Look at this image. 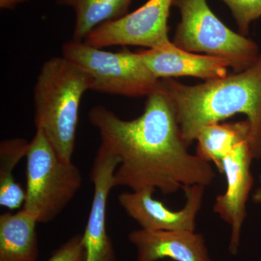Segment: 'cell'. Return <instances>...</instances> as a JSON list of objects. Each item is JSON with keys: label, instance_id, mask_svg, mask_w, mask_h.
Here are the masks:
<instances>
[{"label": "cell", "instance_id": "19", "mask_svg": "<svg viewBox=\"0 0 261 261\" xmlns=\"http://www.w3.org/2000/svg\"><path fill=\"white\" fill-rule=\"evenodd\" d=\"M28 0H0V8L2 9H13L16 5Z\"/></svg>", "mask_w": 261, "mask_h": 261}, {"label": "cell", "instance_id": "12", "mask_svg": "<svg viewBox=\"0 0 261 261\" xmlns=\"http://www.w3.org/2000/svg\"><path fill=\"white\" fill-rule=\"evenodd\" d=\"M141 54L149 69L159 80L192 76L207 82L226 76L230 67L221 58L184 50L171 42L141 51Z\"/></svg>", "mask_w": 261, "mask_h": 261}, {"label": "cell", "instance_id": "6", "mask_svg": "<svg viewBox=\"0 0 261 261\" xmlns=\"http://www.w3.org/2000/svg\"><path fill=\"white\" fill-rule=\"evenodd\" d=\"M62 56L88 75L91 90L102 93L148 97L161 82L149 69L141 53L128 49L111 53L72 39L63 44Z\"/></svg>", "mask_w": 261, "mask_h": 261}, {"label": "cell", "instance_id": "8", "mask_svg": "<svg viewBox=\"0 0 261 261\" xmlns=\"http://www.w3.org/2000/svg\"><path fill=\"white\" fill-rule=\"evenodd\" d=\"M119 160L100 145L90 172L94 192L88 220L82 236L85 248L84 261H117L112 240L106 228L108 197L114 187V173Z\"/></svg>", "mask_w": 261, "mask_h": 261}, {"label": "cell", "instance_id": "1", "mask_svg": "<svg viewBox=\"0 0 261 261\" xmlns=\"http://www.w3.org/2000/svg\"><path fill=\"white\" fill-rule=\"evenodd\" d=\"M147 97L143 113L129 121L102 106L89 111L101 145L119 160L114 187L171 195L194 185H211L216 178L214 168L187 150L174 106L161 80Z\"/></svg>", "mask_w": 261, "mask_h": 261}, {"label": "cell", "instance_id": "2", "mask_svg": "<svg viewBox=\"0 0 261 261\" xmlns=\"http://www.w3.org/2000/svg\"><path fill=\"white\" fill-rule=\"evenodd\" d=\"M161 82L172 100L187 145L207 125L244 114L250 124L252 158L261 159V55L250 68L224 78L195 86L171 80Z\"/></svg>", "mask_w": 261, "mask_h": 261}, {"label": "cell", "instance_id": "7", "mask_svg": "<svg viewBox=\"0 0 261 261\" xmlns=\"http://www.w3.org/2000/svg\"><path fill=\"white\" fill-rule=\"evenodd\" d=\"M174 0H148L121 18L101 24L83 41L92 47L140 46L154 48L171 42L168 18Z\"/></svg>", "mask_w": 261, "mask_h": 261}, {"label": "cell", "instance_id": "13", "mask_svg": "<svg viewBox=\"0 0 261 261\" xmlns=\"http://www.w3.org/2000/svg\"><path fill=\"white\" fill-rule=\"evenodd\" d=\"M37 224L36 215L23 207L0 215V261H37Z\"/></svg>", "mask_w": 261, "mask_h": 261}, {"label": "cell", "instance_id": "16", "mask_svg": "<svg viewBox=\"0 0 261 261\" xmlns=\"http://www.w3.org/2000/svg\"><path fill=\"white\" fill-rule=\"evenodd\" d=\"M30 142L23 138L8 139L0 143V205L14 211L24 205L25 191L15 181L13 171L25 158Z\"/></svg>", "mask_w": 261, "mask_h": 261}, {"label": "cell", "instance_id": "11", "mask_svg": "<svg viewBox=\"0 0 261 261\" xmlns=\"http://www.w3.org/2000/svg\"><path fill=\"white\" fill-rule=\"evenodd\" d=\"M136 250L135 261H212L205 238L195 231L139 229L128 235Z\"/></svg>", "mask_w": 261, "mask_h": 261}, {"label": "cell", "instance_id": "15", "mask_svg": "<svg viewBox=\"0 0 261 261\" xmlns=\"http://www.w3.org/2000/svg\"><path fill=\"white\" fill-rule=\"evenodd\" d=\"M132 0H56L61 6L74 10L75 23L73 39L84 41L89 33L101 24L126 15Z\"/></svg>", "mask_w": 261, "mask_h": 261}, {"label": "cell", "instance_id": "4", "mask_svg": "<svg viewBox=\"0 0 261 261\" xmlns=\"http://www.w3.org/2000/svg\"><path fill=\"white\" fill-rule=\"evenodd\" d=\"M27 189L23 208L39 223L56 219L74 198L82 185L80 168L63 159L42 130L37 129L27 156Z\"/></svg>", "mask_w": 261, "mask_h": 261}, {"label": "cell", "instance_id": "18", "mask_svg": "<svg viewBox=\"0 0 261 261\" xmlns=\"http://www.w3.org/2000/svg\"><path fill=\"white\" fill-rule=\"evenodd\" d=\"M84 260L85 248L83 236L82 234H75L58 247L47 261Z\"/></svg>", "mask_w": 261, "mask_h": 261}, {"label": "cell", "instance_id": "14", "mask_svg": "<svg viewBox=\"0 0 261 261\" xmlns=\"http://www.w3.org/2000/svg\"><path fill=\"white\" fill-rule=\"evenodd\" d=\"M250 124L247 120L207 125L201 129L196 139L197 154L206 162L214 163L221 173L225 158L239 144L246 140L250 142Z\"/></svg>", "mask_w": 261, "mask_h": 261}, {"label": "cell", "instance_id": "20", "mask_svg": "<svg viewBox=\"0 0 261 261\" xmlns=\"http://www.w3.org/2000/svg\"><path fill=\"white\" fill-rule=\"evenodd\" d=\"M253 200L255 201V202H256V203H261V188L257 189L256 191H255V193H254Z\"/></svg>", "mask_w": 261, "mask_h": 261}, {"label": "cell", "instance_id": "9", "mask_svg": "<svg viewBox=\"0 0 261 261\" xmlns=\"http://www.w3.org/2000/svg\"><path fill=\"white\" fill-rule=\"evenodd\" d=\"M205 189L202 185L185 189L186 203L179 211L171 210L154 199L155 190L152 189L123 192L118 195V201L126 214L143 229L195 231Z\"/></svg>", "mask_w": 261, "mask_h": 261}, {"label": "cell", "instance_id": "10", "mask_svg": "<svg viewBox=\"0 0 261 261\" xmlns=\"http://www.w3.org/2000/svg\"><path fill=\"white\" fill-rule=\"evenodd\" d=\"M253 158L248 140L239 144L225 158L221 173L226 178V190L217 196L213 211L231 228L228 250L237 255L240 244L242 228L246 217V204L253 178L250 164Z\"/></svg>", "mask_w": 261, "mask_h": 261}, {"label": "cell", "instance_id": "3", "mask_svg": "<svg viewBox=\"0 0 261 261\" xmlns=\"http://www.w3.org/2000/svg\"><path fill=\"white\" fill-rule=\"evenodd\" d=\"M89 90L88 75L63 56L44 62L34 85L36 129L68 161L74 152L81 101Z\"/></svg>", "mask_w": 261, "mask_h": 261}, {"label": "cell", "instance_id": "5", "mask_svg": "<svg viewBox=\"0 0 261 261\" xmlns=\"http://www.w3.org/2000/svg\"><path fill=\"white\" fill-rule=\"evenodd\" d=\"M173 5L181 17L173 42L176 47L225 60L236 73L250 68L258 59L256 43L228 29L206 0H174Z\"/></svg>", "mask_w": 261, "mask_h": 261}, {"label": "cell", "instance_id": "17", "mask_svg": "<svg viewBox=\"0 0 261 261\" xmlns=\"http://www.w3.org/2000/svg\"><path fill=\"white\" fill-rule=\"evenodd\" d=\"M231 10L240 34L246 36L252 21L261 17V0H222Z\"/></svg>", "mask_w": 261, "mask_h": 261}]
</instances>
